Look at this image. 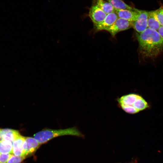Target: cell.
Masks as SVG:
<instances>
[{
    "label": "cell",
    "mask_w": 163,
    "mask_h": 163,
    "mask_svg": "<svg viewBox=\"0 0 163 163\" xmlns=\"http://www.w3.org/2000/svg\"><path fill=\"white\" fill-rule=\"evenodd\" d=\"M157 31L163 39V26H161Z\"/></svg>",
    "instance_id": "44dd1931"
},
{
    "label": "cell",
    "mask_w": 163,
    "mask_h": 163,
    "mask_svg": "<svg viewBox=\"0 0 163 163\" xmlns=\"http://www.w3.org/2000/svg\"><path fill=\"white\" fill-rule=\"evenodd\" d=\"M93 4L97 5L107 14L115 11L110 4L105 0H93Z\"/></svg>",
    "instance_id": "4fadbf2b"
},
{
    "label": "cell",
    "mask_w": 163,
    "mask_h": 163,
    "mask_svg": "<svg viewBox=\"0 0 163 163\" xmlns=\"http://www.w3.org/2000/svg\"><path fill=\"white\" fill-rule=\"evenodd\" d=\"M133 106L139 111L149 107L147 102L140 96L136 101Z\"/></svg>",
    "instance_id": "2e32d148"
},
{
    "label": "cell",
    "mask_w": 163,
    "mask_h": 163,
    "mask_svg": "<svg viewBox=\"0 0 163 163\" xmlns=\"http://www.w3.org/2000/svg\"><path fill=\"white\" fill-rule=\"evenodd\" d=\"M149 11H139V14L136 20L133 22V28L137 33L144 31L148 28L147 21Z\"/></svg>",
    "instance_id": "277c9868"
},
{
    "label": "cell",
    "mask_w": 163,
    "mask_h": 163,
    "mask_svg": "<svg viewBox=\"0 0 163 163\" xmlns=\"http://www.w3.org/2000/svg\"><path fill=\"white\" fill-rule=\"evenodd\" d=\"M24 143L25 136L20 135L12 143L13 154L14 155L24 157Z\"/></svg>",
    "instance_id": "9c48e42d"
},
{
    "label": "cell",
    "mask_w": 163,
    "mask_h": 163,
    "mask_svg": "<svg viewBox=\"0 0 163 163\" xmlns=\"http://www.w3.org/2000/svg\"><path fill=\"white\" fill-rule=\"evenodd\" d=\"M139 96L135 93H129L122 96L117 98L118 106L124 105L133 106Z\"/></svg>",
    "instance_id": "30bf717a"
},
{
    "label": "cell",
    "mask_w": 163,
    "mask_h": 163,
    "mask_svg": "<svg viewBox=\"0 0 163 163\" xmlns=\"http://www.w3.org/2000/svg\"><path fill=\"white\" fill-rule=\"evenodd\" d=\"M118 18L115 11L107 14L105 19L101 23L94 26L95 30L97 31L102 30L107 31Z\"/></svg>",
    "instance_id": "52a82bcc"
},
{
    "label": "cell",
    "mask_w": 163,
    "mask_h": 163,
    "mask_svg": "<svg viewBox=\"0 0 163 163\" xmlns=\"http://www.w3.org/2000/svg\"><path fill=\"white\" fill-rule=\"evenodd\" d=\"M0 153L13 154L12 143L7 140H0Z\"/></svg>",
    "instance_id": "9a60e30c"
},
{
    "label": "cell",
    "mask_w": 163,
    "mask_h": 163,
    "mask_svg": "<svg viewBox=\"0 0 163 163\" xmlns=\"http://www.w3.org/2000/svg\"><path fill=\"white\" fill-rule=\"evenodd\" d=\"M12 154L0 153V163H6Z\"/></svg>",
    "instance_id": "ffe728a7"
},
{
    "label": "cell",
    "mask_w": 163,
    "mask_h": 163,
    "mask_svg": "<svg viewBox=\"0 0 163 163\" xmlns=\"http://www.w3.org/2000/svg\"><path fill=\"white\" fill-rule=\"evenodd\" d=\"M134 163L131 161V162H129V163Z\"/></svg>",
    "instance_id": "7402d4cb"
},
{
    "label": "cell",
    "mask_w": 163,
    "mask_h": 163,
    "mask_svg": "<svg viewBox=\"0 0 163 163\" xmlns=\"http://www.w3.org/2000/svg\"><path fill=\"white\" fill-rule=\"evenodd\" d=\"M25 158L24 156H17L12 154L6 163H21Z\"/></svg>",
    "instance_id": "ac0fdd59"
},
{
    "label": "cell",
    "mask_w": 163,
    "mask_h": 163,
    "mask_svg": "<svg viewBox=\"0 0 163 163\" xmlns=\"http://www.w3.org/2000/svg\"><path fill=\"white\" fill-rule=\"evenodd\" d=\"M133 26V22L118 18L115 23L107 30L114 36L119 32L129 29Z\"/></svg>",
    "instance_id": "3957f363"
},
{
    "label": "cell",
    "mask_w": 163,
    "mask_h": 163,
    "mask_svg": "<svg viewBox=\"0 0 163 163\" xmlns=\"http://www.w3.org/2000/svg\"><path fill=\"white\" fill-rule=\"evenodd\" d=\"M163 7L155 11V13L161 26H163Z\"/></svg>",
    "instance_id": "d6986e66"
},
{
    "label": "cell",
    "mask_w": 163,
    "mask_h": 163,
    "mask_svg": "<svg viewBox=\"0 0 163 163\" xmlns=\"http://www.w3.org/2000/svg\"><path fill=\"white\" fill-rule=\"evenodd\" d=\"M139 10L136 8L134 10L115 9V12L119 18L133 22L137 18L139 14Z\"/></svg>",
    "instance_id": "ba28073f"
},
{
    "label": "cell",
    "mask_w": 163,
    "mask_h": 163,
    "mask_svg": "<svg viewBox=\"0 0 163 163\" xmlns=\"http://www.w3.org/2000/svg\"><path fill=\"white\" fill-rule=\"evenodd\" d=\"M147 26L148 28L157 31L161 26L154 11H149Z\"/></svg>",
    "instance_id": "7c38bea8"
},
{
    "label": "cell",
    "mask_w": 163,
    "mask_h": 163,
    "mask_svg": "<svg viewBox=\"0 0 163 163\" xmlns=\"http://www.w3.org/2000/svg\"></svg>",
    "instance_id": "cb8c5ba5"
},
{
    "label": "cell",
    "mask_w": 163,
    "mask_h": 163,
    "mask_svg": "<svg viewBox=\"0 0 163 163\" xmlns=\"http://www.w3.org/2000/svg\"><path fill=\"white\" fill-rule=\"evenodd\" d=\"M139 50L145 58H154L163 50V39L158 31L147 28L143 32L136 33Z\"/></svg>",
    "instance_id": "6da1fadb"
},
{
    "label": "cell",
    "mask_w": 163,
    "mask_h": 163,
    "mask_svg": "<svg viewBox=\"0 0 163 163\" xmlns=\"http://www.w3.org/2000/svg\"><path fill=\"white\" fill-rule=\"evenodd\" d=\"M110 3L115 9L135 10L136 8H132L122 0H105Z\"/></svg>",
    "instance_id": "5bb4252c"
},
{
    "label": "cell",
    "mask_w": 163,
    "mask_h": 163,
    "mask_svg": "<svg viewBox=\"0 0 163 163\" xmlns=\"http://www.w3.org/2000/svg\"><path fill=\"white\" fill-rule=\"evenodd\" d=\"M20 135L19 132L17 130L9 128L1 129L0 140H7L13 143Z\"/></svg>",
    "instance_id": "8fae6325"
},
{
    "label": "cell",
    "mask_w": 163,
    "mask_h": 163,
    "mask_svg": "<svg viewBox=\"0 0 163 163\" xmlns=\"http://www.w3.org/2000/svg\"><path fill=\"white\" fill-rule=\"evenodd\" d=\"M72 135L84 138L85 136L76 127L65 129H45L34 134V138L41 144L46 143L53 138L64 135Z\"/></svg>",
    "instance_id": "7a4b0ae2"
},
{
    "label": "cell",
    "mask_w": 163,
    "mask_h": 163,
    "mask_svg": "<svg viewBox=\"0 0 163 163\" xmlns=\"http://www.w3.org/2000/svg\"><path fill=\"white\" fill-rule=\"evenodd\" d=\"M118 107L125 112L129 114H135L139 112L133 106L122 105Z\"/></svg>",
    "instance_id": "e0dca14e"
},
{
    "label": "cell",
    "mask_w": 163,
    "mask_h": 163,
    "mask_svg": "<svg viewBox=\"0 0 163 163\" xmlns=\"http://www.w3.org/2000/svg\"><path fill=\"white\" fill-rule=\"evenodd\" d=\"M1 129H0V131H1Z\"/></svg>",
    "instance_id": "603a6c76"
},
{
    "label": "cell",
    "mask_w": 163,
    "mask_h": 163,
    "mask_svg": "<svg viewBox=\"0 0 163 163\" xmlns=\"http://www.w3.org/2000/svg\"><path fill=\"white\" fill-rule=\"evenodd\" d=\"M41 145L34 137H25L24 157L26 158L33 155Z\"/></svg>",
    "instance_id": "8992f818"
},
{
    "label": "cell",
    "mask_w": 163,
    "mask_h": 163,
    "mask_svg": "<svg viewBox=\"0 0 163 163\" xmlns=\"http://www.w3.org/2000/svg\"><path fill=\"white\" fill-rule=\"evenodd\" d=\"M107 14L97 5H92L90 8L89 16L95 26L101 23L105 19Z\"/></svg>",
    "instance_id": "5b68a950"
}]
</instances>
